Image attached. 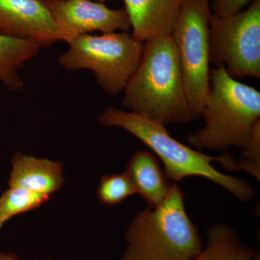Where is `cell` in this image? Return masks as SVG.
<instances>
[{
    "instance_id": "9a60e30c",
    "label": "cell",
    "mask_w": 260,
    "mask_h": 260,
    "mask_svg": "<svg viewBox=\"0 0 260 260\" xmlns=\"http://www.w3.org/2000/svg\"><path fill=\"white\" fill-rule=\"evenodd\" d=\"M49 199L23 188L9 186L0 197V230L13 217L37 209Z\"/></svg>"
},
{
    "instance_id": "5bb4252c",
    "label": "cell",
    "mask_w": 260,
    "mask_h": 260,
    "mask_svg": "<svg viewBox=\"0 0 260 260\" xmlns=\"http://www.w3.org/2000/svg\"><path fill=\"white\" fill-rule=\"evenodd\" d=\"M255 256V250L243 244L232 227L218 224L210 228L206 247L194 260H252Z\"/></svg>"
},
{
    "instance_id": "3957f363",
    "label": "cell",
    "mask_w": 260,
    "mask_h": 260,
    "mask_svg": "<svg viewBox=\"0 0 260 260\" xmlns=\"http://www.w3.org/2000/svg\"><path fill=\"white\" fill-rule=\"evenodd\" d=\"M201 116L205 125L188 136L198 150L244 148L252 126L260 119V92L234 79L223 67L210 70V90Z\"/></svg>"
},
{
    "instance_id": "52a82bcc",
    "label": "cell",
    "mask_w": 260,
    "mask_h": 260,
    "mask_svg": "<svg viewBox=\"0 0 260 260\" xmlns=\"http://www.w3.org/2000/svg\"><path fill=\"white\" fill-rule=\"evenodd\" d=\"M210 64L234 79L260 78V0L245 10L220 18L210 15Z\"/></svg>"
},
{
    "instance_id": "5b68a950",
    "label": "cell",
    "mask_w": 260,
    "mask_h": 260,
    "mask_svg": "<svg viewBox=\"0 0 260 260\" xmlns=\"http://www.w3.org/2000/svg\"><path fill=\"white\" fill-rule=\"evenodd\" d=\"M68 45V50L59 57V65L70 71L90 70L103 90L112 95L124 92L143 50V42L121 31L85 34Z\"/></svg>"
},
{
    "instance_id": "7402d4cb",
    "label": "cell",
    "mask_w": 260,
    "mask_h": 260,
    "mask_svg": "<svg viewBox=\"0 0 260 260\" xmlns=\"http://www.w3.org/2000/svg\"><path fill=\"white\" fill-rule=\"evenodd\" d=\"M46 1H49V0H46Z\"/></svg>"
},
{
    "instance_id": "6da1fadb",
    "label": "cell",
    "mask_w": 260,
    "mask_h": 260,
    "mask_svg": "<svg viewBox=\"0 0 260 260\" xmlns=\"http://www.w3.org/2000/svg\"><path fill=\"white\" fill-rule=\"evenodd\" d=\"M121 104L126 110L164 126L197 119L171 36L143 43L141 60L124 89Z\"/></svg>"
},
{
    "instance_id": "e0dca14e",
    "label": "cell",
    "mask_w": 260,
    "mask_h": 260,
    "mask_svg": "<svg viewBox=\"0 0 260 260\" xmlns=\"http://www.w3.org/2000/svg\"><path fill=\"white\" fill-rule=\"evenodd\" d=\"M243 149L240 158L237 160L240 170L253 176L256 180L260 179V119L252 126L247 143Z\"/></svg>"
},
{
    "instance_id": "8fae6325",
    "label": "cell",
    "mask_w": 260,
    "mask_h": 260,
    "mask_svg": "<svg viewBox=\"0 0 260 260\" xmlns=\"http://www.w3.org/2000/svg\"><path fill=\"white\" fill-rule=\"evenodd\" d=\"M8 185L51 197L64 185L63 164L48 158L16 153L12 159Z\"/></svg>"
},
{
    "instance_id": "8992f818",
    "label": "cell",
    "mask_w": 260,
    "mask_h": 260,
    "mask_svg": "<svg viewBox=\"0 0 260 260\" xmlns=\"http://www.w3.org/2000/svg\"><path fill=\"white\" fill-rule=\"evenodd\" d=\"M209 3L185 0L171 37L177 50L186 98L196 119L210 90Z\"/></svg>"
},
{
    "instance_id": "30bf717a",
    "label": "cell",
    "mask_w": 260,
    "mask_h": 260,
    "mask_svg": "<svg viewBox=\"0 0 260 260\" xmlns=\"http://www.w3.org/2000/svg\"><path fill=\"white\" fill-rule=\"evenodd\" d=\"M132 35L144 43L171 36L185 0H123Z\"/></svg>"
},
{
    "instance_id": "2e32d148",
    "label": "cell",
    "mask_w": 260,
    "mask_h": 260,
    "mask_svg": "<svg viewBox=\"0 0 260 260\" xmlns=\"http://www.w3.org/2000/svg\"><path fill=\"white\" fill-rule=\"evenodd\" d=\"M135 194L136 191L134 186L125 172L104 175L97 189L100 203L109 206L120 204Z\"/></svg>"
},
{
    "instance_id": "277c9868",
    "label": "cell",
    "mask_w": 260,
    "mask_h": 260,
    "mask_svg": "<svg viewBox=\"0 0 260 260\" xmlns=\"http://www.w3.org/2000/svg\"><path fill=\"white\" fill-rule=\"evenodd\" d=\"M126 240L121 260H194L203 249L198 227L186 213L184 193L177 184L161 204L135 215Z\"/></svg>"
},
{
    "instance_id": "7a4b0ae2",
    "label": "cell",
    "mask_w": 260,
    "mask_h": 260,
    "mask_svg": "<svg viewBox=\"0 0 260 260\" xmlns=\"http://www.w3.org/2000/svg\"><path fill=\"white\" fill-rule=\"evenodd\" d=\"M99 121L107 127L122 128L143 142L160 158L169 180L179 181L190 177L206 178L241 201L248 202L254 198V189L250 184L239 178L223 174L212 165L213 162H218L227 170H240L232 155H206L178 141L162 124L126 109L107 108L101 114Z\"/></svg>"
},
{
    "instance_id": "7c38bea8",
    "label": "cell",
    "mask_w": 260,
    "mask_h": 260,
    "mask_svg": "<svg viewBox=\"0 0 260 260\" xmlns=\"http://www.w3.org/2000/svg\"><path fill=\"white\" fill-rule=\"evenodd\" d=\"M126 174L136 194L143 197L149 208L161 204L170 192L172 184L160 167L156 156L149 150H139L130 158Z\"/></svg>"
},
{
    "instance_id": "44dd1931",
    "label": "cell",
    "mask_w": 260,
    "mask_h": 260,
    "mask_svg": "<svg viewBox=\"0 0 260 260\" xmlns=\"http://www.w3.org/2000/svg\"><path fill=\"white\" fill-rule=\"evenodd\" d=\"M203 1L206 2V3H209V0H203Z\"/></svg>"
},
{
    "instance_id": "ac0fdd59",
    "label": "cell",
    "mask_w": 260,
    "mask_h": 260,
    "mask_svg": "<svg viewBox=\"0 0 260 260\" xmlns=\"http://www.w3.org/2000/svg\"><path fill=\"white\" fill-rule=\"evenodd\" d=\"M249 0H215L212 6V15L220 18L230 16L242 11Z\"/></svg>"
},
{
    "instance_id": "d6986e66",
    "label": "cell",
    "mask_w": 260,
    "mask_h": 260,
    "mask_svg": "<svg viewBox=\"0 0 260 260\" xmlns=\"http://www.w3.org/2000/svg\"><path fill=\"white\" fill-rule=\"evenodd\" d=\"M0 260H20L13 253H4L0 251Z\"/></svg>"
},
{
    "instance_id": "9c48e42d",
    "label": "cell",
    "mask_w": 260,
    "mask_h": 260,
    "mask_svg": "<svg viewBox=\"0 0 260 260\" xmlns=\"http://www.w3.org/2000/svg\"><path fill=\"white\" fill-rule=\"evenodd\" d=\"M0 34L35 41L43 47L61 42L46 0H0Z\"/></svg>"
},
{
    "instance_id": "ffe728a7",
    "label": "cell",
    "mask_w": 260,
    "mask_h": 260,
    "mask_svg": "<svg viewBox=\"0 0 260 260\" xmlns=\"http://www.w3.org/2000/svg\"><path fill=\"white\" fill-rule=\"evenodd\" d=\"M90 1H94V2H104V1H107V0H90Z\"/></svg>"
},
{
    "instance_id": "ba28073f",
    "label": "cell",
    "mask_w": 260,
    "mask_h": 260,
    "mask_svg": "<svg viewBox=\"0 0 260 260\" xmlns=\"http://www.w3.org/2000/svg\"><path fill=\"white\" fill-rule=\"evenodd\" d=\"M47 3L59 28L61 42L68 44L89 32H127L131 29L125 9H111L90 0H49Z\"/></svg>"
},
{
    "instance_id": "4fadbf2b",
    "label": "cell",
    "mask_w": 260,
    "mask_h": 260,
    "mask_svg": "<svg viewBox=\"0 0 260 260\" xmlns=\"http://www.w3.org/2000/svg\"><path fill=\"white\" fill-rule=\"evenodd\" d=\"M42 45L35 41L0 34V82L11 91L24 87L20 70L39 54Z\"/></svg>"
}]
</instances>
